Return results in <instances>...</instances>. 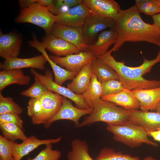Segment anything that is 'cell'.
<instances>
[{
  "mask_svg": "<svg viewBox=\"0 0 160 160\" xmlns=\"http://www.w3.org/2000/svg\"><path fill=\"white\" fill-rule=\"evenodd\" d=\"M135 5L121 10L115 22L117 33L113 52L119 50L127 42H146L160 47V32L153 24L144 22Z\"/></svg>",
  "mask_w": 160,
  "mask_h": 160,
  "instance_id": "cell-1",
  "label": "cell"
},
{
  "mask_svg": "<svg viewBox=\"0 0 160 160\" xmlns=\"http://www.w3.org/2000/svg\"><path fill=\"white\" fill-rule=\"evenodd\" d=\"M159 48L155 58L149 60L144 58L143 64L138 67L127 66L124 61H116L111 55V49L96 58L115 71L119 76V80L125 89L133 91L154 88L160 87V80H147L143 76L150 72L152 67L160 62Z\"/></svg>",
  "mask_w": 160,
  "mask_h": 160,
  "instance_id": "cell-2",
  "label": "cell"
},
{
  "mask_svg": "<svg viewBox=\"0 0 160 160\" xmlns=\"http://www.w3.org/2000/svg\"><path fill=\"white\" fill-rule=\"evenodd\" d=\"M92 112L85 117L78 127L87 126L98 122L116 124L129 120L130 111L115 104L100 98L94 104Z\"/></svg>",
  "mask_w": 160,
  "mask_h": 160,
  "instance_id": "cell-3",
  "label": "cell"
},
{
  "mask_svg": "<svg viewBox=\"0 0 160 160\" xmlns=\"http://www.w3.org/2000/svg\"><path fill=\"white\" fill-rule=\"evenodd\" d=\"M107 130L112 133L113 139L132 148L140 147L143 143L157 147L158 144L150 140L141 127L129 120L116 124H107Z\"/></svg>",
  "mask_w": 160,
  "mask_h": 160,
  "instance_id": "cell-4",
  "label": "cell"
},
{
  "mask_svg": "<svg viewBox=\"0 0 160 160\" xmlns=\"http://www.w3.org/2000/svg\"><path fill=\"white\" fill-rule=\"evenodd\" d=\"M57 17L50 10L49 7L37 3L21 9L15 19L17 23H29L43 28L46 34L50 33Z\"/></svg>",
  "mask_w": 160,
  "mask_h": 160,
  "instance_id": "cell-5",
  "label": "cell"
},
{
  "mask_svg": "<svg viewBox=\"0 0 160 160\" xmlns=\"http://www.w3.org/2000/svg\"><path fill=\"white\" fill-rule=\"evenodd\" d=\"M31 73L36 77L47 87L48 90L69 98L73 101L80 108L86 109L90 108L86 103L81 94L76 95L67 87L57 84L53 80L52 71L46 70L45 74L39 73L34 69H31Z\"/></svg>",
  "mask_w": 160,
  "mask_h": 160,
  "instance_id": "cell-6",
  "label": "cell"
},
{
  "mask_svg": "<svg viewBox=\"0 0 160 160\" xmlns=\"http://www.w3.org/2000/svg\"><path fill=\"white\" fill-rule=\"evenodd\" d=\"M63 97L61 107L56 114L47 122L44 124L46 129L49 128L52 123L60 120H68L73 122L76 127L80 124V119L83 116L90 114L93 111V108L82 109L74 106L67 98Z\"/></svg>",
  "mask_w": 160,
  "mask_h": 160,
  "instance_id": "cell-7",
  "label": "cell"
},
{
  "mask_svg": "<svg viewBox=\"0 0 160 160\" xmlns=\"http://www.w3.org/2000/svg\"><path fill=\"white\" fill-rule=\"evenodd\" d=\"M50 33L76 46L80 52L86 51L88 44L84 37L82 27H74L55 23Z\"/></svg>",
  "mask_w": 160,
  "mask_h": 160,
  "instance_id": "cell-8",
  "label": "cell"
},
{
  "mask_svg": "<svg viewBox=\"0 0 160 160\" xmlns=\"http://www.w3.org/2000/svg\"><path fill=\"white\" fill-rule=\"evenodd\" d=\"M50 58L57 65L71 72H78L86 64L91 63L96 58L91 53L87 51L65 57L50 55Z\"/></svg>",
  "mask_w": 160,
  "mask_h": 160,
  "instance_id": "cell-9",
  "label": "cell"
},
{
  "mask_svg": "<svg viewBox=\"0 0 160 160\" xmlns=\"http://www.w3.org/2000/svg\"><path fill=\"white\" fill-rule=\"evenodd\" d=\"M82 3L94 15L115 21L121 10L119 5L114 0H83Z\"/></svg>",
  "mask_w": 160,
  "mask_h": 160,
  "instance_id": "cell-10",
  "label": "cell"
},
{
  "mask_svg": "<svg viewBox=\"0 0 160 160\" xmlns=\"http://www.w3.org/2000/svg\"><path fill=\"white\" fill-rule=\"evenodd\" d=\"M115 22L110 19H102L92 13L86 18L82 26L83 34L88 45L95 42L99 33L106 28H115Z\"/></svg>",
  "mask_w": 160,
  "mask_h": 160,
  "instance_id": "cell-11",
  "label": "cell"
},
{
  "mask_svg": "<svg viewBox=\"0 0 160 160\" xmlns=\"http://www.w3.org/2000/svg\"><path fill=\"white\" fill-rule=\"evenodd\" d=\"M62 138V137H60L55 139L41 140L32 135L20 143L14 142L12 146L13 160H21L23 157L40 146L57 143Z\"/></svg>",
  "mask_w": 160,
  "mask_h": 160,
  "instance_id": "cell-12",
  "label": "cell"
},
{
  "mask_svg": "<svg viewBox=\"0 0 160 160\" xmlns=\"http://www.w3.org/2000/svg\"><path fill=\"white\" fill-rule=\"evenodd\" d=\"M41 42L46 49L57 56L65 57L80 52L74 45L51 33L46 34Z\"/></svg>",
  "mask_w": 160,
  "mask_h": 160,
  "instance_id": "cell-13",
  "label": "cell"
},
{
  "mask_svg": "<svg viewBox=\"0 0 160 160\" xmlns=\"http://www.w3.org/2000/svg\"><path fill=\"white\" fill-rule=\"evenodd\" d=\"M129 120L142 127L147 133L160 129V113L138 109L130 111Z\"/></svg>",
  "mask_w": 160,
  "mask_h": 160,
  "instance_id": "cell-14",
  "label": "cell"
},
{
  "mask_svg": "<svg viewBox=\"0 0 160 160\" xmlns=\"http://www.w3.org/2000/svg\"><path fill=\"white\" fill-rule=\"evenodd\" d=\"M47 59L42 54L28 58L17 57L5 59L0 63V68L1 70L30 68L41 70L45 69V65Z\"/></svg>",
  "mask_w": 160,
  "mask_h": 160,
  "instance_id": "cell-15",
  "label": "cell"
},
{
  "mask_svg": "<svg viewBox=\"0 0 160 160\" xmlns=\"http://www.w3.org/2000/svg\"><path fill=\"white\" fill-rule=\"evenodd\" d=\"M28 43L31 47L41 52L46 57L53 71L54 81L58 84L62 86L65 81L73 80L79 73L67 71L56 64L48 56L42 43L39 41L36 36H34L33 40L29 41Z\"/></svg>",
  "mask_w": 160,
  "mask_h": 160,
  "instance_id": "cell-16",
  "label": "cell"
},
{
  "mask_svg": "<svg viewBox=\"0 0 160 160\" xmlns=\"http://www.w3.org/2000/svg\"><path fill=\"white\" fill-rule=\"evenodd\" d=\"M22 39L13 33L0 32V56L5 59L17 57L20 53Z\"/></svg>",
  "mask_w": 160,
  "mask_h": 160,
  "instance_id": "cell-17",
  "label": "cell"
},
{
  "mask_svg": "<svg viewBox=\"0 0 160 160\" xmlns=\"http://www.w3.org/2000/svg\"><path fill=\"white\" fill-rule=\"evenodd\" d=\"M117 38L115 28L104 30L99 33L94 42L88 45L86 51L91 53L96 58L107 52L111 46L115 43Z\"/></svg>",
  "mask_w": 160,
  "mask_h": 160,
  "instance_id": "cell-18",
  "label": "cell"
},
{
  "mask_svg": "<svg viewBox=\"0 0 160 160\" xmlns=\"http://www.w3.org/2000/svg\"><path fill=\"white\" fill-rule=\"evenodd\" d=\"M63 97L49 90L40 97L44 124L57 113L63 103Z\"/></svg>",
  "mask_w": 160,
  "mask_h": 160,
  "instance_id": "cell-19",
  "label": "cell"
},
{
  "mask_svg": "<svg viewBox=\"0 0 160 160\" xmlns=\"http://www.w3.org/2000/svg\"><path fill=\"white\" fill-rule=\"evenodd\" d=\"M131 92L138 100L140 108L142 111H154L160 101V87Z\"/></svg>",
  "mask_w": 160,
  "mask_h": 160,
  "instance_id": "cell-20",
  "label": "cell"
},
{
  "mask_svg": "<svg viewBox=\"0 0 160 160\" xmlns=\"http://www.w3.org/2000/svg\"><path fill=\"white\" fill-rule=\"evenodd\" d=\"M101 98L103 100L112 102L128 111L140 108L139 102L132 94L131 91L125 88L118 93L103 96Z\"/></svg>",
  "mask_w": 160,
  "mask_h": 160,
  "instance_id": "cell-21",
  "label": "cell"
},
{
  "mask_svg": "<svg viewBox=\"0 0 160 160\" xmlns=\"http://www.w3.org/2000/svg\"><path fill=\"white\" fill-rule=\"evenodd\" d=\"M30 81V77L24 75L22 69L1 70L0 71V92L13 84L21 86L28 85Z\"/></svg>",
  "mask_w": 160,
  "mask_h": 160,
  "instance_id": "cell-22",
  "label": "cell"
},
{
  "mask_svg": "<svg viewBox=\"0 0 160 160\" xmlns=\"http://www.w3.org/2000/svg\"><path fill=\"white\" fill-rule=\"evenodd\" d=\"M91 63L85 65L69 83L67 88L76 95L83 93L88 86L92 78V73Z\"/></svg>",
  "mask_w": 160,
  "mask_h": 160,
  "instance_id": "cell-23",
  "label": "cell"
},
{
  "mask_svg": "<svg viewBox=\"0 0 160 160\" xmlns=\"http://www.w3.org/2000/svg\"><path fill=\"white\" fill-rule=\"evenodd\" d=\"M91 65L92 73L100 83L112 79L119 80V76L113 69L101 62L96 58L92 61Z\"/></svg>",
  "mask_w": 160,
  "mask_h": 160,
  "instance_id": "cell-24",
  "label": "cell"
},
{
  "mask_svg": "<svg viewBox=\"0 0 160 160\" xmlns=\"http://www.w3.org/2000/svg\"><path fill=\"white\" fill-rule=\"evenodd\" d=\"M71 144V150L67 156L68 160H94L89 153V146L85 140L75 139Z\"/></svg>",
  "mask_w": 160,
  "mask_h": 160,
  "instance_id": "cell-25",
  "label": "cell"
},
{
  "mask_svg": "<svg viewBox=\"0 0 160 160\" xmlns=\"http://www.w3.org/2000/svg\"><path fill=\"white\" fill-rule=\"evenodd\" d=\"M101 83L92 73L90 83L85 91L81 94L84 100L90 107L92 108L95 102L102 97Z\"/></svg>",
  "mask_w": 160,
  "mask_h": 160,
  "instance_id": "cell-26",
  "label": "cell"
},
{
  "mask_svg": "<svg viewBox=\"0 0 160 160\" xmlns=\"http://www.w3.org/2000/svg\"><path fill=\"white\" fill-rule=\"evenodd\" d=\"M40 97L30 98L27 106V115L31 118L32 123L35 125L44 124Z\"/></svg>",
  "mask_w": 160,
  "mask_h": 160,
  "instance_id": "cell-27",
  "label": "cell"
},
{
  "mask_svg": "<svg viewBox=\"0 0 160 160\" xmlns=\"http://www.w3.org/2000/svg\"><path fill=\"white\" fill-rule=\"evenodd\" d=\"M0 129L2 135L13 142L19 140L23 141L28 137L22 130V129L13 123H0Z\"/></svg>",
  "mask_w": 160,
  "mask_h": 160,
  "instance_id": "cell-28",
  "label": "cell"
},
{
  "mask_svg": "<svg viewBox=\"0 0 160 160\" xmlns=\"http://www.w3.org/2000/svg\"><path fill=\"white\" fill-rule=\"evenodd\" d=\"M95 160H140L138 156H132L113 149L105 147L100 151Z\"/></svg>",
  "mask_w": 160,
  "mask_h": 160,
  "instance_id": "cell-29",
  "label": "cell"
},
{
  "mask_svg": "<svg viewBox=\"0 0 160 160\" xmlns=\"http://www.w3.org/2000/svg\"><path fill=\"white\" fill-rule=\"evenodd\" d=\"M23 109L15 102L13 98L5 97L0 92V115L11 113L20 115L23 112Z\"/></svg>",
  "mask_w": 160,
  "mask_h": 160,
  "instance_id": "cell-30",
  "label": "cell"
},
{
  "mask_svg": "<svg viewBox=\"0 0 160 160\" xmlns=\"http://www.w3.org/2000/svg\"><path fill=\"white\" fill-rule=\"evenodd\" d=\"M84 6L82 2L66 11L60 12L56 15L57 19L55 23L71 26L78 13Z\"/></svg>",
  "mask_w": 160,
  "mask_h": 160,
  "instance_id": "cell-31",
  "label": "cell"
},
{
  "mask_svg": "<svg viewBox=\"0 0 160 160\" xmlns=\"http://www.w3.org/2000/svg\"><path fill=\"white\" fill-rule=\"evenodd\" d=\"M135 5L141 12L151 16L159 13L160 0H136Z\"/></svg>",
  "mask_w": 160,
  "mask_h": 160,
  "instance_id": "cell-32",
  "label": "cell"
},
{
  "mask_svg": "<svg viewBox=\"0 0 160 160\" xmlns=\"http://www.w3.org/2000/svg\"><path fill=\"white\" fill-rule=\"evenodd\" d=\"M33 84L28 89L23 91L20 92L21 95L31 98L41 97L48 91L45 85L36 77L34 76Z\"/></svg>",
  "mask_w": 160,
  "mask_h": 160,
  "instance_id": "cell-33",
  "label": "cell"
},
{
  "mask_svg": "<svg viewBox=\"0 0 160 160\" xmlns=\"http://www.w3.org/2000/svg\"><path fill=\"white\" fill-rule=\"evenodd\" d=\"M45 148L41 150L34 158L28 157L27 160H59L62 156L61 152L52 148V144L45 145Z\"/></svg>",
  "mask_w": 160,
  "mask_h": 160,
  "instance_id": "cell-34",
  "label": "cell"
},
{
  "mask_svg": "<svg viewBox=\"0 0 160 160\" xmlns=\"http://www.w3.org/2000/svg\"><path fill=\"white\" fill-rule=\"evenodd\" d=\"M102 97L118 93L124 89V87L118 80L112 79L101 83Z\"/></svg>",
  "mask_w": 160,
  "mask_h": 160,
  "instance_id": "cell-35",
  "label": "cell"
},
{
  "mask_svg": "<svg viewBox=\"0 0 160 160\" xmlns=\"http://www.w3.org/2000/svg\"><path fill=\"white\" fill-rule=\"evenodd\" d=\"M14 142L0 135V160H13L12 146Z\"/></svg>",
  "mask_w": 160,
  "mask_h": 160,
  "instance_id": "cell-36",
  "label": "cell"
},
{
  "mask_svg": "<svg viewBox=\"0 0 160 160\" xmlns=\"http://www.w3.org/2000/svg\"><path fill=\"white\" fill-rule=\"evenodd\" d=\"M9 123L16 124L23 129V121L19 115L5 113L0 115V123Z\"/></svg>",
  "mask_w": 160,
  "mask_h": 160,
  "instance_id": "cell-37",
  "label": "cell"
},
{
  "mask_svg": "<svg viewBox=\"0 0 160 160\" xmlns=\"http://www.w3.org/2000/svg\"><path fill=\"white\" fill-rule=\"evenodd\" d=\"M82 1L83 0H55L54 6L58 14L61 12L63 8H72L81 3Z\"/></svg>",
  "mask_w": 160,
  "mask_h": 160,
  "instance_id": "cell-38",
  "label": "cell"
},
{
  "mask_svg": "<svg viewBox=\"0 0 160 160\" xmlns=\"http://www.w3.org/2000/svg\"><path fill=\"white\" fill-rule=\"evenodd\" d=\"M36 3V0H20L19 3L21 9L26 7L30 5Z\"/></svg>",
  "mask_w": 160,
  "mask_h": 160,
  "instance_id": "cell-39",
  "label": "cell"
},
{
  "mask_svg": "<svg viewBox=\"0 0 160 160\" xmlns=\"http://www.w3.org/2000/svg\"><path fill=\"white\" fill-rule=\"evenodd\" d=\"M151 17L153 20V24L160 32V13L156 14Z\"/></svg>",
  "mask_w": 160,
  "mask_h": 160,
  "instance_id": "cell-40",
  "label": "cell"
},
{
  "mask_svg": "<svg viewBox=\"0 0 160 160\" xmlns=\"http://www.w3.org/2000/svg\"><path fill=\"white\" fill-rule=\"evenodd\" d=\"M151 137L155 141L160 142V129L149 133L148 136Z\"/></svg>",
  "mask_w": 160,
  "mask_h": 160,
  "instance_id": "cell-41",
  "label": "cell"
},
{
  "mask_svg": "<svg viewBox=\"0 0 160 160\" xmlns=\"http://www.w3.org/2000/svg\"><path fill=\"white\" fill-rule=\"evenodd\" d=\"M154 111L160 113V101L158 103Z\"/></svg>",
  "mask_w": 160,
  "mask_h": 160,
  "instance_id": "cell-42",
  "label": "cell"
},
{
  "mask_svg": "<svg viewBox=\"0 0 160 160\" xmlns=\"http://www.w3.org/2000/svg\"><path fill=\"white\" fill-rule=\"evenodd\" d=\"M142 160H158L157 159L154 158L151 156L146 157Z\"/></svg>",
  "mask_w": 160,
  "mask_h": 160,
  "instance_id": "cell-43",
  "label": "cell"
},
{
  "mask_svg": "<svg viewBox=\"0 0 160 160\" xmlns=\"http://www.w3.org/2000/svg\"><path fill=\"white\" fill-rule=\"evenodd\" d=\"M159 13H160V8H159Z\"/></svg>",
  "mask_w": 160,
  "mask_h": 160,
  "instance_id": "cell-44",
  "label": "cell"
}]
</instances>
